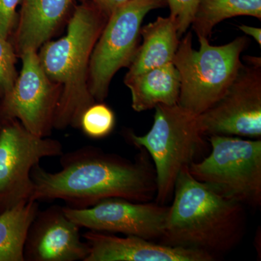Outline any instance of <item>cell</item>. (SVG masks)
Here are the masks:
<instances>
[{"instance_id":"10","label":"cell","mask_w":261,"mask_h":261,"mask_svg":"<svg viewBox=\"0 0 261 261\" xmlns=\"http://www.w3.org/2000/svg\"><path fill=\"white\" fill-rule=\"evenodd\" d=\"M22 68L9 93L0 105V123L18 120L29 132L48 137L54 129L61 89L43 70L38 51L29 49L20 56Z\"/></svg>"},{"instance_id":"15","label":"cell","mask_w":261,"mask_h":261,"mask_svg":"<svg viewBox=\"0 0 261 261\" xmlns=\"http://www.w3.org/2000/svg\"><path fill=\"white\" fill-rule=\"evenodd\" d=\"M124 84L132 94V107L137 112L153 109L159 105L178 104L181 83L173 63L139 74L126 75Z\"/></svg>"},{"instance_id":"5","label":"cell","mask_w":261,"mask_h":261,"mask_svg":"<svg viewBox=\"0 0 261 261\" xmlns=\"http://www.w3.org/2000/svg\"><path fill=\"white\" fill-rule=\"evenodd\" d=\"M152 128L143 136L130 134L132 143L146 149L155 167L157 203L164 205L173 195L178 174L195 162L203 144L198 115L178 105H159Z\"/></svg>"},{"instance_id":"17","label":"cell","mask_w":261,"mask_h":261,"mask_svg":"<svg viewBox=\"0 0 261 261\" xmlns=\"http://www.w3.org/2000/svg\"><path fill=\"white\" fill-rule=\"evenodd\" d=\"M39 205L25 201L0 213V261H24V244Z\"/></svg>"},{"instance_id":"12","label":"cell","mask_w":261,"mask_h":261,"mask_svg":"<svg viewBox=\"0 0 261 261\" xmlns=\"http://www.w3.org/2000/svg\"><path fill=\"white\" fill-rule=\"evenodd\" d=\"M80 228L60 205L38 211L27 232L24 261H84L89 247Z\"/></svg>"},{"instance_id":"21","label":"cell","mask_w":261,"mask_h":261,"mask_svg":"<svg viewBox=\"0 0 261 261\" xmlns=\"http://www.w3.org/2000/svg\"><path fill=\"white\" fill-rule=\"evenodd\" d=\"M170 8V16L177 27L178 37L191 27L200 0H166Z\"/></svg>"},{"instance_id":"19","label":"cell","mask_w":261,"mask_h":261,"mask_svg":"<svg viewBox=\"0 0 261 261\" xmlns=\"http://www.w3.org/2000/svg\"><path fill=\"white\" fill-rule=\"evenodd\" d=\"M115 123L116 118L112 110L102 102H96L82 114L80 128L91 138L100 139L113 132Z\"/></svg>"},{"instance_id":"16","label":"cell","mask_w":261,"mask_h":261,"mask_svg":"<svg viewBox=\"0 0 261 261\" xmlns=\"http://www.w3.org/2000/svg\"><path fill=\"white\" fill-rule=\"evenodd\" d=\"M143 42L137 49L126 75H133L172 63L179 44L177 27L171 16L158 17L141 27Z\"/></svg>"},{"instance_id":"11","label":"cell","mask_w":261,"mask_h":261,"mask_svg":"<svg viewBox=\"0 0 261 261\" xmlns=\"http://www.w3.org/2000/svg\"><path fill=\"white\" fill-rule=\"evenodd\" d=\"M68 219L92 231L121 233L153 240L161 239L168 207L152 202L108 198L86 208L63 207Z\"/></svg>"},{"instance_id":"4","label":"cell","mask_w":261,"mask_h":261,"mask_svg":"<svg viewBox=\"0 0 261 261\" xmlns=\"http://www.w3.org/2000/svg\"><path fill=\"white\" fill-rule=\"evenodd\" d=\"M200 47H192V33L179 42L173 63L180 75L178 105L200 115L224 95L243 63L241 54L250 39L239 37L224 45L214 46L206 38H198Z\"/></svg>"},{"instance_id":"23","label":"cell","mask_w":261,"mask_h":261,"mask_svg":"<svg viewBox=\"0 0 261 261\" xmlns=\"http://www.w3.org/2000/svg\"><path fill=\"white\" fill-rule=\"evenodd\" d=\"M102 10L108 18L113 11L128 0H89Z\"/></svg>"},{"instance_id":"1","label":"cell","mask_w":261,"mask_h":261,"mask_svg":"<svg viewBox=\"0 0 261 261\" xmlns=\"http://www.w3.org/2000/svg\"><path fill=\"white\" fill-rule=\"evenodd\" d=\"M61 171L51 173L36 165L30 200H61L68 207L86 208L108 198L147 202L157 192L155 174L140 161L132 162L93 147L61 156Z\"/></svg>"},{"instance_id":"8","label":"cell","mask_w":261,"mask_h":261,"mask_svg":"<svg viewBox=\"0 0 261 261\" xmlns=\"http://www.w3.org/2000/svg\"><path fill=\"white\" fill-rule=\"evenodd\" d=\"M63 154L61 142L33 135L18 120L0 123V213L30 200L33 168Z\"/></svg>"},{"instance_id":"24","label":"cell","mask_w":261,"mask_h":261,"mask_svg":"<svg viewBox=\"0 0 261 261\" xmlns=\"http://www.w3.org/2000/svg\"><path fill=\"white\" fill-rule=\"evenodd\" d=\"M238 28L243 33L246 34V36H250L256 41L259 45H261V29L257 27H250V25H238Z\"/></svg>"},{"instance_id":"6","label":"cell","mask_w":261,"mask_h":261,"mask_svg":"<svg viewBox=\"0 0 261 261\" xmlns=\"http://www.w3.org/2000/svg\"><path fill=\"white\" fill-rule=\"evenodd\" d=\"M211 152L189 171L218 195L243 205L261 204V141L209 136Z\"/></svg>"},{"instance_id":"13","label":"cell","mask_w":261,"mask_h":261,"mask_svg":"<svg viewBox=\"0 0 261 261\" xmlns=\"http://www.w3.org/2000/svg\"><path fill=\"white\" fill-rule=\"evenodd\" d=\"M89 253L84 261H212L205 252L156 244L140 237H118L89 230L84 233Z\"/></svg>"},{"instance_id":"7","label":"cell","mask_w":261,"mask_h":261,"mask_svg":"<svg viewBox=\"0 0 261 261\" xmlns=\"http://www.w3.org/2000/svg\"><path fill=\"white\" fill-rule=\"evenodd\" d=\"M166 5V0H128L108 18L89 63V91L96 102L107 97L114 75L133 61L146 15Z\"/></svg>"},{"instance_id":"3","label":"cell","mask_w":261,"mask_h":261,"mask_svg":"<svg viewBox=\"0 0 261 261\" xmlns=\"http://www.w3.org/2000/svg\"><path fill=\"white\" fill-rule=\"evenodd\" d=\"M108 17L89 0L75 5L64 37L44 43L38 53L43 70L61 87L54 128H80L81 117L96 102L89 87L91 56Z\"/></svg>"},{"instance_id":"22","label":"cell","mask_w":261,"mask_h":261,"mask_svg":"<svg viewBox=\"0 0 261 261\" xmlns=\"http://www.w3.org/2000/svg\"><path fill=\"white\" fill-rule=\"evenodd\" d=\"M20 0H0V34L8 38L16 20L17 7Z\"/></svg>"},{"instance_id":"18","label":"cell","mask_w":261,"mask_h":261,"mask_svg":"<svg viewBox=\"0 0 261 261\" xmlns=\"http://www.w3.org/2000/svg\"><path fill=\"white\" fill-rule=\"evenodd\" d=\"M237 16L260 20L261 0H200L191 25L197 38L209 39L216 25Z\"/></svg>"},{"instance_id":"14","label":"cell","mask_w":261,"mask_h":261,"mask_svg":"<svg viewBox=\"0 0 261 261\" xmlns=\"http://www.w3.org/2000/svg\"><path fill=\"white\" fill-rule=\"evenodd\" d=\"M77 0H20L14 49L20 56L29 49L39 50L54 35Z\"/></svg>"},{"instance_id":"9","label":"cell","mask_w":261,"mask_h":261,"mask_svg":"<svg viewBox=\"0 0 261 261\" xmlns=\"http://www.w3.org/2000/svg\"><path fill=\"white\" fill-rule=\"evenodd\" d=\"M234 80L214 106L199 115L205 135L261 137V60L245 56Z\"/></svg>"},{"instance_id":"20","label":"cell","mask_w":261,"mask_h":261,"mask_svg":"<svg viewBox=\"0 0 261 261\" xmlns=\"http://www.w3.org/2000/svg\"><path fill=\"white\" fill-rule=\"evenodd\" d=\"M14 47L0 34V97L9 93L17 80Z\"/></svg>"},{"instance_id":"2","label":"cell","mask_w":261,"mask_h":261,"mask_svg":"<svg viewBox=\"0 0 261 261\" xmlns=\"http://www.w3.org/2000/svg\"><path fill=\"white\" fill-rule=\"evenodd\" d=\"M161 244L199 250L215 257L231 250L245 226L242 204L218 195L185 168L178 174Z\"/></svg>"}]
</instances>
